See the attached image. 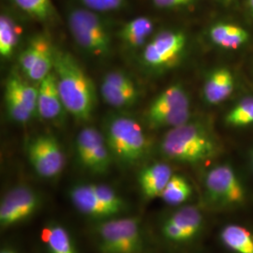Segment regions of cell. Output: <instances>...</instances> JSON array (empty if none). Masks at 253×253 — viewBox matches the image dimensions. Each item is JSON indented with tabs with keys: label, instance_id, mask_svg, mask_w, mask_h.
Returning a JSON list of instances; mask_svg holds the SVG:
<instances>
[{
	"label": "cell",
	"instance_id": "12",
	"mask_svg": "<svg viewBox=\"0 0 253 253\" xmlns=\"http://www.w3.org/2000/svg\"><path fill=\"white\" fill-rule=\"evenodd\" d=\"M204 216L199 208L187 206L179 208L163 221V235L173 243H186L194 239L203 229Z\"/></svg>",
	"mask_w": 253,
	"mask_h": 253
},
{
	"label": "cell",
	"instance_id": "11",
	"mask_svg": "<svg viewBox=\"0 0 253 253\" xmlns=\"http://www.w3.org/2000/svg\"><path fill=\"white\" fill-rule=\"evenodd\" d=\"M41 206L36 190L27 185H18L6 192L0 204V225L2 229L17 225L28 219Z\"/></svg>",
	"mask_w": 253,
	"mask_h": 253
},
{
	"label": "cell",
	"instance_id": "30",
	"mask_svg": "<svg viewBox=\"0 0 253 253\" xmlns=\"http://www.w3.org/2000/svg\"><path fill=\"white\" fill-rule=\"evenodd\" d=\"M84 8L98 13L111 12L122 9L126 5V0H78Z\"/></svg>",
	"mask_w": 253,
	"mask_h": 253
},
{
	"label": "cell",
	"instance_id": "1",
	"mask_svg": "<svg viewBox=\"0 0 253 253\" xmlns=\"http://www.w3.org/2000/svg\"><path fill=\"white\" fill-rule=\"evenodd\" d=\"M54 73L65 110L77 121H88L97 103L95 85L73 55L54 47Z\"/></svg>",
	"mask_w": 253,
	"mask_h": 253
},
{
	"label": "cell",
	"instance_id": "22",
	"mask_svg": "<svg viewBox=\"0 0 253 253\" xmlns=\"http://www.w3.org/2000/svg\"><path fill=\"white\" fill-rule=\"evenodd\" d=\"M100 94L105 103L115 108H126L134 105L139 99L140 93L138 88L123 89L101 83Z\"/></svg>",
	"mask_w": 253,
	"mask_h": 253
},
{
	"label": "cell",
	"instance_id": "34",
	"mask_svg": "<svg viewBox=\"0 0 253 253\" xmlns=\"http://www.w3.org/2000/svg\"><path fill=\"white\" fill-rule=\"evenodd\" d=\"M248 7H249L250 12L253 17V0H248Z\"/></svg>",
	"mask_w": 253,
	"mask_h": 253
},
{
	"label": "cell",
	"instance_id": "32",
	"mask_svg": "<svg viewBox=\"0 0 253 253\" xmlns=\"http://www.w3.org/2000/svg\"><path fill=\"white\" fill-rule=\"evenodd\" d=\"M198 0H152V3L158 9L175 10L190 8Z\"/></svg>",
	"mask_w": 253,
	"mask_h": 253
},
{
	"label": "cell",
	"instance_id": "25",
	"mask_svg": "<svg viewBox=\"0 0 253 253\" xmlns=\"http://www.w3.org/2000/svg\"><path fill=\"white\" fill-rule=\"evenodd\" d=\"M27 15L40 21H50L55 17V9L51 0H11Z\"/></svg>",
	"mask_w": 253,
	"mask_h": 253
},
{
	"label": "cell",
	"instance_id": "18",
	"mask_svg": "<svg viewBox=\"0 0 253 253\" xmlns=\"http://www.w3.org/2000/svg\"><path fill=\"white\" fill-rule=\"evenodd\" d=\"M41 240L47 253H79L70 232L57 222L43 226L41 231Z\"/></svg>",
	"mask_w": 253,
	"mask_h": 253
},
{
	"label": "cell",
	"instance_id": "24",
	"mask_svg": "<svg viewBox=\"0 0 253 253\" xmlns=\"http://www.w3.org/2000/svg\"><path fill=\"white\" fill-rule=\"evenodd\" d=\"M19 32L13 19L8 14L0 16V55L2 58H9L18 43Z\"/></svg>",
	"mask_w": 253,
	"mask_h": 253
},
{
	"label": "cell",
	"instance_id": "14",
	"mask_svg": "<svg viewBox=\"0 0 253 253\" xmlns=\"http://www.w3.org/2000/svg\"><path fill=\"white\" fill-rule=\"evenodd\" d=\"M64 110L65 107L53 70L52 73L39 83L37 114L44 120L54 121L61 117Z\"/></svg>",
	"mask_w": 253,
	"mask_h": 253
},
{
	"label": "cell",
	"instance_id": "27",
	"mask_svg": "<svg viewBox=\"0 0 253 253\" xmlns=\"http://www.w3.org/2000/svg\"><path fill=\"white\" fill-rule=\"evenodd\" d=\"M49 42V38L43 34L37 35L30 40L19 56V66L23 73L27 74L30 71L42 51Z\"/></svg>",
	"mask_w": 253,
	"mask_h": 253
},
{
	"label": "cell",
	"instance_id": "36",
	"mask_svg": "<svg viewBox=\"0 0 253 253\" xmlns=\"http://www.w3.org/2000/svg\"><path fill=\"white\" fill-rule=\"evenodd\" d=\"M252 163H253V153L252 155Z\"/></svg>",
	"mask_w": 253,
	"mask_h": 253
},
{
	"label": "cell",
	"instance_id": "4",
	"mask_svg": "<svg viewBox=\"0 0 253 253\" xmlns=\"http://www.w3.org/2000/svg\"><path fill=\"white\" fill-rule=\"evenodd\" d=\"M68 27L74 42L86 54L103 58L112 48L109 27L98 12L86 9H73L68 14Z\"/></svg>",
	"mask_w": 253,
	"mask_h": 253
},
{
	"label": "cell",
	"instance_id": "17",
	"mask_svg": "<svg viewBox=\"0 0 253 253\" xmlns=\"http://www.w3.org/2000/svg\"><path fill=\"white\" fill-rule=\"evenodd\" d=\"M208 36L215 45L226 50H237L250 40V34L245 28L226 22L214 24L209 28Z\"/></svg>",
	"mask_w": 253,
	"mask_h": 253
},
{
	"label": "cell",
	"instance_id": "35",
	"mask_svg": "<svg viewBox=\"0 0 253 253\" xmlns=\"http://www.w3.org/2000/svg\"><path fill=\"white\" fill-rule=\"evenodd\" d=\"M217 1H219V2H221V3H223V4H231V3L235 2V1H237V0H217Z\"/></svg>",
	"mask_w": 253,
	"mask_h": 253
},
{
	"label": "cell",
	"instance_id": "2",
	"mask_svg": "<svg viewBox=\"0 0 253 253\" xmlns=\"http://www.w3.org/2000/svg\"><path fill=\"white\" fill-rule=\"evenodd\" d=\"M160 148L168 160L195 164L214 158L218 146L214 136L206 126L189 121L169 128L162 139Z\"/></svg>",
	"mask_w": 253,
	"mask_h": 253
},
{
	"label": "cell",
	"instance_id": "19",
	"mask_svg": "<svg viewBox=\"0 0 253 253\" xmlns=\"http://www.w3.org/2000/svg\"><path fill=\"white\" fill-rule=\"evenodd\" d=\"M153 21L146 16H139L126 23L118 32L120 41L125 45L138 48L145 45L154 31Z\"/></svg>",
	"mask_w": 253,
	"mask_h": 253
},
{
	"label": "cell",
	"instance_id": "31",
	"mask_svg": "<svg viewBox=\"0 0 253 253\" xmlns=\"http://www.w3.org/2000/svg\"><path fill=\"white\" fill-rule=\"evenodd\" d=\"M102 82L123 89L138 88L133 80L127 74L122 72L115 71L106 73L102 79Z\"/></svg>",
	"mask_w": 253,
	"mask_h": 253
},
{
	"label": "cell",
	"instance_id": "26",
	"mask_svg": "<svg viewBox=\"0 0 253 253\" xmlns=\"http://www.w3.org/2000/svg\"><path fill=\"white\" fill-rule=\"evenodd\" d=\"M54 50V46L52 45L51 42L43 48L33 67L26 74V76L30 81L41 83L47 75L53 72Z\"/></svg>",
	"mask_w": 253,
	"mask_h": 253
},
{
	"label": "cell",
	"instance_id": "5",
	"mask_svg": "<svg viewBox=\"0 0 253 253\" xmlns=\"http://www.w3.org/2000/svg\"><path fill=\"white\" fill-rule=\"evenodd\" d=\"M100 253H142L144 236L136 217H112L101 220L94 229Z\"/></svg>",
	"mask_w": 253,
	"mask_h": 253
},
{
	"label": "cell",
	"instance_id": "15",
	"mask_svg": "<svg viewBox=\"0 0 253 253\" xmlns=\"http://www.w3.org/2000/svg\"><path fill=\"white\" fill-rule=\"evenodd\" d=\"M170 165L155 163L144 167L138 175L139 186L145 199L160 197L172 176Z\"/></svg>",
	"mask_w": 253,
	"mask_h": 253
},
{
	"label": "cell",
	"instance_id": "21",
	"mask_svg": "<svg viewBox=\"0 0 253 253\" xmlns=\"http://www.w3.org/2000/svg\"><path fill=\"white\" fill-rule=\"evenodd\" d=\"M5 87L12 91L22 103L34 116L37 114L38 102V87H35L30 82L25 80L15 73L9 74Z\"/></svg>",
	"mask_w": 253,
	"mask_h": 253
},
{
	"label": "cell",
	"instance_id": "3",
	"mask_svg": "<svg viewBox=\"0 0 253 253\" xmlns=\"http://www.w3.org/2000/svg\"><path fill=\"white\" fill-rule=\"evenodd\" d=\"M103 134L113 158L124 166L136 165L148 154L149 142L145 130L131 117L109 118Z\"/></svg>",
	"mask_w": 253,
	"mask_h": 253
},
{
	"label": "cell",
	"instance_id": "28",
	"mask_svg": "<svg viewBox=\"0 0 253 253\" xmlns=\"http://www.w3.org/2000/svg\"><path fill=\"white\" fill-rule=\"evenodd\" d=\"M228 126L240 127L253 124V98L240 100L225 117Z\"/></svg>",
	"mask_w": 253,
	"mask_h": 253
},
{
	"label": "cell",
	"instance_id": "33",
	"mask_svg": "<svg viewBox=\"0 0 253 253\" xmlns=\"http://www.w3.org/2000/svg\"><path fill=\"white\" fill-rule=\"evenodd\" d=\"M0 253H17L13 249L11 248H4L1 250Z\"/></svg>",
	"mask_w": 253,
	"mask_h": 253
},
{
	"label": "cell",
	"instance_id": "9",
	"mask_svg": "<svg viewBox=\"0 0 253 253\" xmlns=\"http://www.w3.org/2000/svg\"><path fill=\"white\" fill-rule=\"evenodd\" d=\"M78 162L88 172L103 174L109 171L113 156L105 136L94 126H84L75 139Z\"/></svg>",
	"mask_w": 253,
	"mask_h": 253
},
{
	"label": "cell",
	"instance_id": "16",
	"mask_svg": "<svg viewBox=\"0 0 253 253\" xmlns=\"http://www.w3.org/2000/svg\"><path fill=\"white\" fill-rule=\"evenodd\" d=\"M235 88V78L228 69L219 68L208 74L204 84L203 95L205 100L216 105L227 100Z\"/></svg>",
	"mask_w": 253,
	"mask_h": 253
},
{
	"label": "cell",
	"instance_id": "6",
	"mask_svg": "<svg viewBox=\"0 0 253 253\" xmlns=\"http://www.w3.org/2000/svg\"><path fill=\"white\" fill-rule=\"evenodd\" d=\"M190 98L180 84L162 92L147 109L145 118L150 128H172L190 121Z\"/></svg>",
	"mask_w": 253,
	"mask_h": 253
},
{
	"label": "cell",
	"instance_id": "10",
	"mask_svg": "<svg viewBox=\"0 0 253 253\" xmlns=\"http://www.w3.org/2000/svg\"><path fill=\"white\" fill-rule=\"evenodd\" d=\"M27 154L32 168L42 178H55L63 171L65 154L53 135L41 134L32 138L27 144Z\"/></svg>",
	"mask_w": 253,
	"mask_h": 253
},
{
	"label": "cell",
	"instance_id": "23",
	"mask_svg": "<svg viewBox=\"0 0 253 253\" xmlns=\"http://www.w3.org/2000/svg\"><path fill=\"white\" fill-rule=\"evenodd\" d=\"M191 194L192 189L189 181L179 174H172L160 197L165 204L176 207L186 203Z\"/></svg>",
	"mask_w": 253,
	"mask_h": 253
},
{
	"label": "cell",
	"instance_id": "29",
	"mask_svg": "<svg viewBox=\"0 0 253 253\" xmlns=\"http://www.w3.org/2000/svg\"><path fill=\"white\" fill-rule=\"evenodd\" d=\"M5 105L9 118L17 123H27L34 116L7 87H5Z\"/></svg>",
	"mask_w": 253,
	"mask_h": 253
},
{
	"label": "cell",
	"instance_id": "8",
	"mask_svg": "<svg viewBox=\"0 0 253 253\" xmlns=\"http://www.w3.org/2000/svg\"><path fill=\"white\" fill-rule=\"evenodd\" d=\"M208 200L220 207H237L246 201L242 182L230 165H217L209 170L205 178Z\"/></svg>",
	"mask_w": 253,
	"mask_h": 253
},
{
	"label": "cell",
	"instance_id": "20",
	"mask_svg": "<svg viewBox=\"0 0 253 253\" xmlns=\"http://www.w3.org/2000/svg\"><path fill=\"white\" fill-rule=\"evenodd\" d=\"M219 239L232 253H253V233L246 227L228 224L221 229Z\"/></svg>",
	"mask_w": 253,
	"mask_h": 253
},
{
	"label": "cell",
	"instance_id": "13",
	"mask_svg": "<svg viewBox=\"0 0 253 253\" xmlns=\"http://www.w3.org/2000/svg\"><path fill=\"white\" fill-rule=\"evenodd\" d=\"M69 197L81 214L95 219H108L116 217V213L106 207L95 192L93 184H77L69 190Z\"/></svg>",
	"mask_w": 253,
	"mask_h": 253
},
{
	"label": "cell",
	"instance_id": "7",
	"mask_svg": "<svg viewBox=\"0 0 253 253\" xmlns=\"http://www.w3.org/2000/svg\"><path fill=\"white\" fill-rule=\"evenodd\" d=\"M187 46V36L180 30H163L147 42L142 62L153 71H163L177 63Z\"/></svg>",
	"mask_w": 253,
	"mask_h": 253
}]
</instances>
